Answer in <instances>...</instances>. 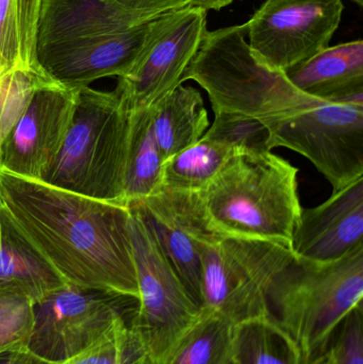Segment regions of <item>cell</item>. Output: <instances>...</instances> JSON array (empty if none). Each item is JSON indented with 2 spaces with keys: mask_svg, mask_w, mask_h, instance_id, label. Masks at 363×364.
<instances>
[{
  "mask_svg": "<svg viewBox=\"0 0 363 364\" xmlns=\"http://www.w3.org/2000/svg\"><path fill=\"white\" fill-rule=\"evenodd\" d=\"M200 91L179 85L153 106V130L164 160L197 143L208 130Z\"/></svg>",
  "mask_w": 363,
  "mask_h": 364,
  "instance_id": "d6986e66",
  "label": "cell"
},
{
  "mask_svg": "<svg viewBox=\"0 0 363 364\" xmlns=\"http://www.w3.org/2000/svg\"><path fill=\"white\" fill-rule=\"evenodd\" d=\"M232 1H234V0H221L222 8L232 4Z\"/></svg>",
  "mask_w": 363,
  "mask_h": 364,
  "instance_id": "d6a6232c",
  "label": "cell"
},
{
  "mask_svg": "<svg viewBox=\"0 0 363 364\" xmlns=\"http://www.w3.org/2000/svg\"><path fill=\"white\" fill-rule=\"evenodd\" d=\"M166 162L153 130V107L132 111L125 194L127 205L155 193L161 186Z\"/></svg>",
  "mask_w": 363,
  "mask_h": 364,
  "instance_id": "7402d4cb",
  "label": "cell"
},
{
  "mask_svg": "<svg viewBox=\"0 0 363 364\" xmlns=\"http://www.w3.org/2000/svg\"><path fill=\"white\" fill-rule=\"evenodd\" d=\"M306 364H332V356H330V350H326L323 354L320 355L317 358L313 360L309 361Z\"/></svg>",
  "mask_w": 363,
  "mask_h": 364,
  "instance_id": "1f68e13d",
  "label": "cell"
},
{
  "mask_svg": "<svg viewBox=\"0 0 363 364\" xmlns=\"http://www.w3.org/2000/svg\"><path fill=\"white\" fill-rule=\"evenodd\" d=\"M132 111L117 90L82 87L59 155L40 181L128 205L125 186Z\"/></svg>",
  "mask_w": 363,
  "mask_h": 364,
  "instance_id": "277c9868",
  "label": "cell"
},
{
  "mask_svg": "<svg viewBox=\"0 0 363 364\" xmlns=\"http://www.w3.org/2000/svg\"><path fill=\"white\" fill-rule=\"evenodd\" d=\"M234 149L202 136L185 151L166 160L161 186L200 193L209 186Z\"/></svg>",
  "mask_w": 363,
  "mask_h": 364,
  "instance_id": "cb8c5ba5",
  "label": "cell"
},
{
  "mask_svg": "<svg viewBox=\"0 0 363 364\" xmlns=\"http://www.w3.org/2000/svg\"><path fill=\"white\" fill-rule=\"evenodd\" d=\"M234 329L225 316L202 308L161 364H232Z\"/></svg>",
  "mask_w": 363,
  "mask_h": 364,
  "instance_id": "44dd1931",
  "label": "cell"
},
{
  "mask_svg": "<svg viewBox=\"0 0 363 364\" xmlns=\"http://www.w3.org/2000/svg\"><path fill=\"white\" fill-rule=\"evenodd\" d=\"M193 80L208 94L215 114L266 121L323 102L296 89L285 73L260 61L246 41V27L207 31L181 83Z\"/></svg>",
  "mask_w": 363,
  "mask_h": 364,
  "instance_id": "5b68a950",
  "label": "cell"
},
{
  "mask_svg": "<svg viewBox=\"0 0 363 364\" xmlns=\"http://www.w3.org/2000/svg\"><path fill=\"white\" fill-rule=\"evenodd\" d=\"M33 325L29 299L0 291V353L27 348Z\"/></svg>",
  "mask_w": 363,
  "mask_h": 364,
  "instance_id": "83f0119b",
  "label": "cell"
},
{
  "mask_svg": "<svg viewBox=\"0 0 363 364\" xmlns=\"http://www.w3.org/2000/svg\"><path fill=\"white\" fill-rule=\"evenodd\" d=\"M157 16L127 10L114 0H44L38 48L79 38L119 33Z\"/></svg>",
  "mask_w": 363,
  "mask_h": 364,
  "instance_id": "2e32d148",
  "label": "cell"
},
{
  "mask_svg": "<svg viewBox=\"0 0 363 364\" xmlns=\"http://www.w3.org/2000/svg\"><path fill=\"white\" fill-rule=\"evenodd\" d=\"M129 209L139 286L138 309L130 328L146 364H161L181 336L197 320L202 309L188 294L153 232L139 214Z\"/></svg>",
  "mask_w": 363,
  "mask_h": 364,
  "instance_id": "52a82bcc",
  "label": "cell"
},
{
  "mask_svg": "<svg viewBox=\"0 0 363 364\" xmlns=\"http://www.w3.org/2000/svg\"><path fill=\"white\" fill-rule=\"evenodd\" d=\"M0 364H55L30 352L27 348L0 353Z\"/></svg>",
  "mask_w": 363,
  "mask_h": 364,
  "instance_id": "4dcf8cb0",
  "label": "cell"
},
{
  "mask_svg": "<svg viewBox=\"0 0 363 364\" xmlns=\"http://www.w3.org/2000/svg\"><path fill=\"white\" fill-rule=\"evenodd\" d=\"M44 0H0V74L26 70L47 78L38 62ZM49 80V79H48Z\"/></svg>",
  "mask_w": 363,
  "mask_h": 364,
  "instance_id": "ffe728a7",
  "label": "cell"
},
{
  "mask_svg": "<svg viewBox=\"0 0 363 364\" xmlns=\"http://www.w3.org/2000/svg\"><path fill=\"white\" fill-rule=\"evenodd\" d=\"M351 1L355 2V4H357L358 6H360V8H362L363 6V0H351Z\"/></svg>",
  "mask_w": 363,
  "mask_h": 364,
  "instance_id": "836d02e7",
  "label": "cell"
},
{
  "mask_svg": "<svg viewBox=\"0 0 363 364\" xmlns=\"http://www.w3.org/2000/svg\"><path fill=\"white\" fill-rule=\"evenodd\" d=\"M149 23L119 33L38 47V65L49 80L70 91L106 77L121 78L138 62L146 44Z\"/></svg>",
  "mask_w": 363,
  "mask_h": 364,
  "instance_id": "5bb4252c",
  "label": "cell"
},
{
  "mask_svg": "<svg viewBox=\"0 0 363 364\" xmlns=\"http://www.w3.org/2000/svg\"><path fill=\"white\" fill-rule=\"evenodd\" d=\"M207 12L188 6L158 15L149 23L146 44L117 90L130 111L144 110L183 85L181 78L207 32Z\"/></svg>",
  "mask_w": 363,
  "mask_h": 364,
  "instance_id": "30bf717a",
  "label": "cell"
},
{
  "mask_svg": "<svg viewBox=\"0 0 363 364\" xmlns=\"http://www.w3.org/2000/svg\"><path fill=\"white\" fill-rule=\"evenodd\" d=\"M298 168L270 151L234 149L200 192L209 227L220 237L281 244L291 250L300 220Z\"/></svg>",
  "mask_w": 363,
  "mask_h": 364,
  "instance_id": "7a4b0ae2",
  "label": "cell"
},
{
  "mask_svg": "<svg viewBox=\"0 0 363 364\" xmlns=\"http://www.w3.org/2000/svg\"><path fill=\"white\" fill-rule=\"evenodd\" d=\"M363 244V177L347 184L320 205L302 208L292 235L298 258L334 261Z\"/></svg>",
  "mask_w": 363,
  "mask_h": 364,
  "instance_id": "9a60e30c",
  "label": "cell"
},
{
  "mask_svg": "<svg viewBox=\"0 0 363 364\" xmlns=\"http://www.w3.org/2000/svg\"><path fill=\"white\" fill-rule=\"evenodd\" d=\"M327 350L332 364H363L362 306L354 309L341 323Z\"/></svg>",
  "mask_w": 363,
  "mask_h": 364,
  "instance_id": "f1b7e54d",
  "label": "cell"
},
{
  "mask_svg": "<svg viewBox=\"0 0 363 364\" xmlns=\"http://www.w3.org/2000/svg\"><path fill=\"white\" fill-rule=\"evenodd\" d=\"M261 122L272 149L286 147L304 156L334 192L363 177V107L323 102Z\"/></svg>",
  "mask_w": 363,
  "mask_h": 364,
  "instance_id": "9c48e42d",
  "label": "cell"
},
{
  "mask_svg": "<svg viewBox=\"0 0 363 364\" xmlns=\"http://www.w3.org/2000/svg\"><path fill=\"white\" fill-rule=\"evenodd\" d=\"M204 136L232 149L272 151L271 134L266 124L242 115L217 113L210 129Z\"/></svg>",
  "mask_w": 363,
  "mask_h": 364,
  "instance_id": "484cf974",
  "label": "cell"
},
{
  "mask_svg": "<svg viewBox=\"0 0 363 364\" xmlns=\"http://www.w3.org/2000/svg\"><path fill=\"white\" fill-rule=\"evenodd\" d=\"M283 73L307 95L324 102L363 107L362 40L326 47Z\"/></svg>",
  "mask_w": 363,
  "mask_h": 364,
  "instance_id": "e0dca14e",
  "label": "cell"
},
{
  "mask_svg": "<svg viewBox=\"0 0 363 364\" xmlns=\"http://www.w3.org/2000/svg\"><path fill=\"white\" fill-rule=\"evenodd\" d=\"M363 299V244L334 261L293 260L273 280L268 314L298 346L303 364L327 350Z\"/></svg>",
  "mask_w": 363,
  "mask_h": 364,
  "instance_id": "3957f363",
  "label": "cell"
},
{
  "mask_svg": "<svg viewBox=\"0 0 363 364\" xmlns=\"http://www.w3.org/2000/svg\"><path fill=\"white\" fill-rule=\"evenodd\" d=\"M0 203L66 284L139 299L128 205L4 170Z\"/></svg>",
  "mask_w": 363,
  "mask_h": 364,
  "instance_id": "6da1fadb",
  "label": "cell"
},
{
  "mask_svg": "<svg viewBox=\"0 0 363 364\" xmlns=\"http://www.w3.org/2000/svg\"><path fill=\"white\" fill-rule=\"evenodd\" d=\"M341 0H266L245 23L254 55L285 72L328 47L340 25Z\"/></svg>",
  "mask_w": 363,
  "mask_h": 364,
  "instance_id": "8fae6325",
  "label": "cell"
},
{
  "mask_svg": "<svg viewBox=\"0 0 363 364\" xmlns=\"http://www.w3.org/2000/svg\"><path fill=\"white\" fill-rule=\"evenodd\" d=\"M77 91L50 83L34 92L0 149V170L40 181L61 151L72 123Z\"/></svg>",
  "mask_w": 363,
  "mask_h": 364,
  "instance_id": "4fadbf2b",
  "label": "cell"
},
{
  "mask_svg": "<svg viewBox=\"0 0 363 364\" xmlns=\"http://www.w3.org/2000/svg\"><path fill=\"white\" fill-rule=\"evenodd\" d=\"M50 83L55 82L26 70H12L2 76L0 80V149L25 112L34 92Z\"/></svg>",
  "mask_w": 363,
  "mask_h": 364,
  "instance_id": "d4e9b609",
  "label": "cell"
},
{
  "mask_svg": "<svg viewBox=\"0 0 363 364\" xmlns=\"http://www.w3.org/2000/svg\"><path fill=\"white\" fill-rule=\"evenodd\" d=\"M62 364H146V361L130 324H123L95 346Z\"/></svg>",
  "mask_w": 363,
  "mask_h": 364,
  "instance_id": "4316f807",
  "label": "cell"
},
{
  "mask_svg": "<svg viewBox=\"0 0 363 364\" xmlns=\"http://www.w3.org/2000/svg\"><path fill=\"white\" fill-rule=\"evenodd\" d=\"M157 240L194 303L202 305V248L220 239L208 225L200 193L160 186L128 203Z\"/></svg>",
  "mask_w": 363,
  "mask_h": 364,
  "instance_id": "7c38bea8",
  "label": "cell"
},
{
  "mask_svg": "<svg viewBox=\"0 0 363 364\" xmlns=\"http://www.w3.org/2000/svg\"><path fill=\"white\" fill-rule=\"evenodd\" d=\"M0 205H1V203H0Z\"/></svg>",
  "mask_w": 363,
  "mask_h": 364,
  "instance_id": "d590c367",
  "label": "cell"
},
{
  "mask_svg": "<svg viewBox=\"0 0 363 364\" xmlns=\"http://www.w3.org/2000/svg\"><path fill=\"white\" fill-rule=\"evenodd\" d=\"M138 304L136 297L65 284L32 304L27 348L48 363H66L130 324Z\"/></svg>",
  "mask_w": 363,
  "mask_h": 364,
  "instance_id": "ba28073f",
  "label": "cell"
},
{
  "mask_svg": "<svg viewBox=\"0 0 363 364\" xmlns=\"http://www.w3.org/2000/svg\"><path fill=\"white\" fill-rule=\"evenodd\" d=\"M65 284L0 205V291L34 304Z\"/></svg>",
  "mask_w": 363,
  "mask_h": 364,
  "instance_id": "ac0fdd59",
  "label": "cell"
},
{
  "mask_svg": "<svg viewBox=\"0 0 363 364\" xmlns=\"http://www.w3.org/2000/svg\"><path fill=\"white\" fill-rule=\"evenodd\" d=\"M114 1L127 10L148 15H160L162 13L188 6H198L206 11L222 9L220 0H114Z\"/></svg>",
  "mask_w": 363,
  "mask_h": 364,
  "instance_id": "f546056e",
  "label": "cell"
},
{
  "mask_svg": "<svg viewBox=\"0 0 363 364\" xmlns=\"http://www.w3.org/2000/svg\"><path fill=\"white\" fill-rule=\"evenodd\" d=\"M1 78H2V75L0 74V80H1Z\"/></svg>",
  "mask_w": 363,
  "mask_h": 364,
  "instance_id": "e575fe53",
  "label": "cell"
},
{
  "mask_svg": "<svg viewBox=\"0 0 363 364\" xmlns=\"http://www.w3.org/2000/svg\"><path fill=\"white\" fill-rule=\"evenodd\" d=\"M291 250L272 242L222 237L202 248V309L234 323L268 314L273 280L293 260Z\"/></svg>",
  "mask_w": 363,
  "mask_h": 364,
  "instance_id": "8992f818",
  "label": "cell"
},
{
  "mask_svg": "<svg viewBox=\"0 0 363 364\" xmlns=\"http://www.w3.org/2000/svg\"><path fill=\"white\" fill-rule=\"evenodd\" d=\"M232 364H303L291 338L269 314L236 325Z\"/></svg>",
  "mask_w": 363,
  "mask_h": 364,
  "instance_id": "603a6c76",
  "label": "cell"
}]
</instances>
